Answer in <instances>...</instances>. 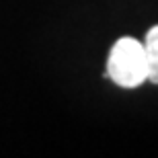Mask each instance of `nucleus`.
<instances>
[{"instance_id": "nucleus-1", "label": "nucleus", "mask_w": 158, "mask_h": 158, "mask_svg": "<svg viewBox=\"0 0 158 158\" xmlns=\"http://www.w3.org/2000/svg\"><path fill=\"white\" fill-rule=\"evenodd\" d=\"M107 76L121 88H135L148 80V60L144 43L134 37H121L111 47Z\"/></svg>"}, {"instance_id": "nucleus-2", "label": "nucleus", "mask_w": 158, "mask_h": 158, "mask_svg": "<svg viewBox=\"0 0 158 158\" xmlns=\"http://www.w3.org/2000/svg\"><path fill=\"white\" fill-rule=\"evenodd\" d=\"M144 52L148 60V80L158 84V25L146 33Z\"/></svg>"}]
</instances>
